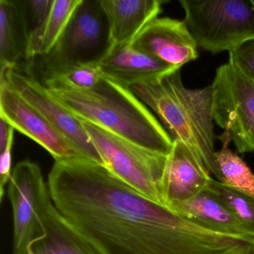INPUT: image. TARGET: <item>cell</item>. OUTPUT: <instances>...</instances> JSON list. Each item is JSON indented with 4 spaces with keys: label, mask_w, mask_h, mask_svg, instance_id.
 Instances as JSON below:
<instances>
[{
    "label": "cell",
    "mask_w": 254,
    "mask_h": 254,
    "mask_svg": "<svg viewBox=\"0 0 254 254\" xmlns=\"http://www.w3.org/2000/svg\"><path fill=\"white\" fill-rule=\"evenodd\" d=\"M47 185L55 206L98 254H254L252 239L204 228L87 157L56 161Z\"/></svg>",
    "instance_id": "1"
},
{
    "label": "cell",
    "mask_w": 254,
    "mask_h": 254,
    "mask_svg": "<svg viewBox=\"0 0 254 254\" xmlns=\"http://www.w3.org/2000/svg\"><path fill=\"white\" fill-rule=\"evenodd\" d=\"M47 91L80 120L142 148L168 156L173 139L130 87L102 75L90 90Z\"/></svg>",
    "instance_id": "2"
},
{
    "label": "cell",
    "mask_w": 254,
    "mask_h": 254,
    "mask_svg": "<svg viewBox=\"0 0 254 254\" xmlns=\"http://www.w3.org/2000/svg\"><path fill=\"white\" fill-rule=\"evenodd\" d=\"M130 88L157 114L172 139L184 142L206 170L222 182L214 148L211 85L199 90L187 88L178 69L158 79L130 86Z\"/></svg>",
    "instance_id": "3"
},
{
    "label": "cell",
    "mask_w": 254,
    "mask_h": 254,
    "mask_svg": "<svg viewBox=\"0 0 254 254\" xmlns=\"http://www.w3.org/2000/svg\"><path fill=\"white\" fill-rule=\"evenodd\" d=\"M185 21L197 47L212 53L231 51L254 38L251 0H181Z\"/></svg>",
    "instance_id": "4"
},
{
    "label": "cell",
    "mask_w": 254,
    "mask_h": 254,
    "mask_svg": "<svg viewBox=\"0 0 254 254\" xmlns=\"http://www.w3.org/2000/svg\"><path fill=\"white\" fill-rule=\"evenodd\" d=\"M111 47L100 0H83L52 51L36 57L41 80L78 65L99 63Z\"/></svg>",
    "instance_id": "5"
},
{
    "label": "cell",
    "mask_w": 254,
    "mask_h": 254,
    "mask_svg": "<svg viewBox=\"0 0 254 254\" xmlns=\"http://www.w3.org/2000/svg\"><path fill=\"white\" fill-rule=\"evenodd\" d=\"M80 120L104 166L132 188L162 204L160 185L167 156L142 148L90 122Z\"/></svg>",
    "instance_id": "6"
},
{
    "label": "cell",
    "mask_w": 254,
    "mask_h": 254,
    "mask_svg": "<svg viewBox=\"0 0 254 254\" xmlns=\"http://www.w3.org/2000/svg\"><path fill=\"white\" fill-rule=\"evenodd\" d=\"M211 87L214 122L239 153L254 152V83L227 63L217 69Z\"/></svg>",
    "instance_id": "7"
},
{
    "label": "cell",
    "mask_w": 254,
    "mask_h": 254,
    "mask_svg": "<svg viewBox=\"0 0 254 254\" xmlns=\"http://www.w3.org/2000/svg\"><path fill=\"white\" fill-rule=\"evenodd\" d=\"M8 195L14 215L13 254H29L32 244L44 236V218L52 202L39 166L29 160L17 163Z\"/></svg>",
    "instance_id": "8"
},
{
    "label": "cell",
    "mask_w": 254,
    "mask_h": 254,
    "mask_svg": "<svg viewBox=\"0 0 254 254\" xmlns=\"http://www.w3.org/2000/svg\"><path fill=\"white\" fill-rule=\"evenodd\" d=\"M0 79L5 80L14 91L39 111L83 157L104 166L81 120L52 97L42 83L32 75L12 69L0 71Z\"/></svg>",
    "instance_id": "9"
},
{
    "label": "cell",
    "mask_w": 254,
    "mask_h": 254,
    "mask_svg": "<svg viewBox=\"0 0 254 254\" xmlns=\"http://www.w3.org/2000/svg\"><path fill=\"white\" fill-rule=\"evenodd\" d=\"M0 117L45 148L56 161L83 157L39 111L4 79H0Z\"/></svg>",
    "instance_id": "10"
},
{
    "label": "cell",
    "mask_w": 254,
    "mask_h": 254,
    "mask_svg": "<svg viewBox=\"0 0 254 254\" xmlns=\"http://www.w3.org/2000/svg\"><path fill=\"white\" fill-rule=\"evenodd\" d=\"M148 56L181 69L197 56V45L185 21L169 17L153 20L132 41Z\"/></svg>",
    "instance_id": "11"
},
{
    "label": "cell",
    "mask_w": 254,
    "mask_h": 254,
    "mask_svg": "<svg viewBox=\"0 0 254 254\" xmlns=\"http://www.w3.org/2000/svg\"><path fill=\"white\" fill-rule=\"evenodd\" d=\"M173 141L160 185L162 204L166 207L192 198L204 190L212 179L184 142Z\"/></svg>",
    "instance_id": "12"
},
{
    "label": "cell",
    "mask_w": 254,
    "mask_h": 254,
    "mask_svg": "<svg viewBox=\"0 0 254 254\" xmlns=\"http://www.w3.org/2000/svg\"><path fill=\"white\" fill-rule=\"evenodd\" d=\"M98 65L102 75L128 87L158 79L180 69L148 56L131 44L110 49Z\"/></svg>",
    "instance_id": "13"
},
{
    "label": "cell",
    "mask_w": 254,
    "mask_h": 254,
    "mask_svg": "<svg viewBox=\"0 0 254 254\" xmlns=\"http://www.w3.org/2000/svg\"><path fill=\"white\" fill-rule=\"evenodd\" d=\"M109 29L111 48L130 44L158 17L161 0H100Z\"/></svg>",
    "instance_id": "14"
},
{
    "label": "cell",
    "mask_w": 254,
    "mask_h": 254,
    "mask_svg": "<svg viewBox=\"0 0 254 254\" xmlns=\"http://www.w3.org/2000/svg\"><path fill=\"white\" fill-rule=\"evenodd\" d=\"M168 208L212 231L254 239L251 230L207 187L192 198Z\"/></svg>",
    "instance_id": "15"
},
{
    "label": "cell",
    "mask_w": 254,
    "mask_h": 254,
    "mask_svg": "<svg viewBox=\"0 0 254 254\" xmlns=\"http://www.w3.org/2000/svg\"><path fill=\"white\" fill-rule=\"evenodd\" d=\"M32 60L24 23L14 0H0V71L30 73Z\"/></svg>",
    "instance_id": "16"
},
{
    "label": "cell",
    "mask_w": 254,
    "mask_h": 254,
    "mask_svg": "<svg viewBox=\"0 0 254 254\" xmlns=\"http://www.w3.org/2000/svg\"><path fill=\"white\" fill-rule=\"evenodd\" d=\"M44 235L32 244L29 254H98L60 213L53 200L44 218Z\"/></svg>",
    "instance_id": "17"
},
{
    "label": "cell",
    "mask_w": 254,
    "mask_h": 254,
    "mask_svg": "<svg viewBox=\"0 0 254 254\" xmlns=\"http://www.w3.org/2000/svg\"><path fill=\"white\" fill-rule=\"evenodd\" d=\"M83 0H53L48 18L29 49L33 59L49 54L57 44Z\"/></svg>",
    "instance_id": "18"
},
{
    "label": "cell",
    "mask_w": 254,
    "mask_h": 254,
    "mask_svg": "<svg viewBox=\"0 0 254 254\" xmlns=\"http://www.w3.org/2000/svg\"><path fill=\"white\" fill-rule=\"evenodd\" d=\"M223 147L217 151L216 160L222 175V183L254 197V174L245 162L228 148L230 138L220 136Z\"/></svg>",
    "instance_id": "19"
},
{
    "label": "cell",
    "mask_w": 254,
    "mask_h": 254,
    "mask_svg": "<svg viewBox=\"0 0 254 254\" xmlns=\"http://www.w3.org/2000/svg\"><path fill=\"white\" fill-rule=\"evenodd\" d=\"M102 77L98 63L78 65L43 80L46 88L54 90H86L94 87Z\"/></svg>",
    "instance_id": "20"
},
{
    "label": "cell",
    "mask_w": 254,
    "mask_h": 254,
    "mask_svg": "<svg viewBox=\"0 0 254 254\" xmlns=\"http://www.w3.org/2000/svg\"><path fill=\"white\" fill-rule=\"evenodd\" d=\"M207 188L213 191L254 235V197L214 179L209 181Z\"/></svg>",
    "instance_id": "21"
},
{
    "label": "cell",
    "mask_w": 254,
    "mask_h": 254,
    "mask_svg": "<svg viewBox=\"0 0 254 254\" xmlns=\"http://www.w3.org/2000/svg\"><path fill=\"white\" fill-rule=\"evenodd\" d=\"M24 23L31 45L44 27L53 0H14Z\"/></svg>",
    "instance_id": "22"
},
{
    "label": "cell",
    "mask_w": 254,
    "mask_h": 254,
    "mask_svg": "<svg viewBox=\"0 0 254 254\" xmlns=\"http://www.w3.org/2000/svg\"><path fill=\"white\" fill-rule=\"evenodd\" d=\"M228 63L254 83V38L229 52Z\"/></svg>",
    "instance_id": "23"
},
{
    "label": "cell",
    "mask_w": 254,
    "mask_h": 254,
    "mask_svg": "<svg viewBox=\"0 0 254 254\" xmlns=\"http://www.w3.org/2000/svg\"><path fill=\"white\" fill-rule=\"evenodd\" d=\"M14 137L11 138L5 149L0 153V200L2 201L5 194V187L9 183L11 172V152Z\"/></svg>",
    "instance_id": "24"
},
{
    "label": "cell",
    "mask_w": 254,
    "mask_h": 254,
    "mask_svg": "<svg viewBox=\"0 0 254 254\" xmlns=\"http://www.w3.org/2000/svg\"><path fill=\"white\" fill-rule=\"evenodd\" d=\"M14 130L11 125L0 117V153L5 149L11 138L14 137Z\"/></svg>",
    "instance_id": "25"
}]
</instances>
